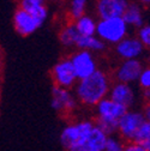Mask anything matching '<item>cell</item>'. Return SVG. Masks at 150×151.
Instances as JSON below:
<instances>
[{"label":"cell","instance_id":"7402d4cb","mask_svg":"<svg viewBox=\"0 0 150 151\" xmlns=\"http://www.w3.org/2000/svg\"><path fill=\"white\" fill-rule=\"evenodd\" d=\"M138 84L142 89L144 90H150V66L148 67H143L142 72H141V76L138 78Z\"/></svg>","mask_w":150,"mask_h":151},{"label":"cell","instance_id":"277c9868","mask_svg":"<svg viewBox=\"0 0 150 151\" xmlns=\"http://www.w3.org/2000/svg\"><path fill=\"white\" fill-rule=\"evenodd\" d=\"M94 126H95V122L88 120L78 121L66 126L60 134V142L63 146L69 150L73 146L84 144Z\"/></svg>","mask_w":150,"mask_h":151},{"label":"cell","instance_id":"603a6c76","mask_svg":"<svg viewBox=\"0 0 150 151\" xmlns=\"http://www.w3.org/2000/svg\"><path fill=\"white\" fill-rule=\"evenodd\" d=\"M123 151H146V149H144L142 145H139L135 142H130V143L125 144V147Z\"/></svg>","mask_w":150,"mask_h":151},{"label":"cell","instance_id":"ac0fdd59","mask_svg":"<svg viewBox=\"0 0 150 151\" xmlns=\"http://www.w3.org/2000/svg\"><path fill=\"white\" fill-rule=\"evenodd\" d=\"M59 39L64 46L72 47V46H76V43L79 39V34L77 32L73 24H69L61 29V31L59 34Z\"/></svg>","mask_w":150,"mask_h":151},{"label":"cell","instance_id":"4316f807","mask_svg":"<svg viewBox=\"0 0 150 151\" xmlns=\"http://www.w3.org/2000/svg\"><path fill=\"white\" fill-rule=\"evenodd\" d=\"M146 96H148V99H149V101H150V90L146 91Z\"/></svg>","mask_w":150,"mask_h":151},{"label":"cell","instance_id":"83f0119b","mask_svg":"<svg viewBox=\"0 0 150 151\" xmlns=\"http://www.w3.org/2000/svg\"><path fill=\"white\" fill-rule=\"evenodd\" d=\"M144 149H146V151H150V144H149L146 147H144Z\"/></svg>","mask_w":150,"mask_h":151},{"label":"cell","instance_id":"e0dca14e","mask_svg":"<svg viewBox=\"0 0 150 151\" xmlns=\"http://www.w3.org/2000/svg\"><path fill=\"white\" fill-rule=\"evenodd\" d=\"M76 47L79 48V50H87L90 53H95V52L103 50L106 45L96 35H94V36H85V37L79 36V39L76 43Z\"/></svg>","mask_w":150,"mask_h":151},{"label":"cell","instance_id":"f1b7e54d","mask_svg":"<svg viewBox=\"0 0 150 151\" xmlns=\"http://www.w3.org/2000/svg\"><path fill=\"white\" fill-rule=\"evenodd\" d=\"M41 1H45V0H41Z\"/></svg>","mask_w":150,"mask_h":151},{"label":"cell","instance_id":"d4e9b609","mask_svg":"<svg viewBox=\"0 0 150 151\" xmlns=\"http://www.w3.org/2000/svg\"><path fill=\"white\" fill-rule=\"evenodd\" d=\"M144 118H145V121H146L148 124H150V106L146 108V110H145V113H144Z\"/></svg>","mask_w":150,"mask_h":151},{"label":"cell","instance_id":"7a4b0ae2","mask_svg":"<svg viewBox=\"0 0 150 151\" xmlns=\"http://www.w3.org/2000/svg\"><path fill=\"white\" fill-rule=\"evenodd\" d=\"M126 110L127 109L121 104L112 101L109 97H106L96 104L97 119L95 125L101 128L107 136H113L117 132L120 118L125 114Z\"/></svg>","mask_w":150,"mask_h":151},{"label":"cell","instance_id":"9a60e30c","mask_svg":"<svg viewBox=\"0 0 150 151\" xmlns=\"http://www.w3.org/2000/svg\"><path fill=\"white\" fill-rule=\"evenodd\" d=\"M121 18L127 24V27H133L139 29L144 25V14L142 7L137 4H128Z\"/></svg>","mask_w":150,"mask_h":151},{"label":"cell","instance_id":"44dd1931","mask_svg":"<svg viewBox=\"0 0 150 151\" xmlns=\"http://www.w3.org/2000/svg\"><path fill=\"white\" fill-rule=\"evenodd\" d=\"M137 39L141 41L144 48L150 49V24L143 25L138 29V36Z\"/></svg>","mask_w":150,"mask_h":151},{"label":"cell","instance_id":"3957f363","mask_svg":"<svg viewBox=\"0 0 150 151\" xmlns=\"http://www.w3.org/2000/svg\"><path fill=\"white\" fill-rule=\"evenodd\" d=\"M128 27L121 17L100 19L96 24V36L106 45H117L127 36Z\"/></svg>","mask_w":150,"mask_h":151},{"label":"cell","instance_id":"d6986e66","mask_svg":"<svg viewBox=\"0 0 150 151\" xmlns=\"http://www.w3.org/2000/svg\"><path fill=\"white\" fill-rule=\"evenodd\" d=\"M88 0H71L69 4V14L72 19H78L85 14Z\"/></svg>","mask_w":150,"mask_h":151},{"label":"cell","instance_id":"4fadbf2b","mask_svg":"<svg viewBox=\"0 0 150 151\" xmlns=\"http://www.w3.org/2000/svg\"><path fill=\"white\" fill-rule=\"evenodd\" d=\"M115 50L118 55L124 60L138 59L144 52V47L141 41L135 36H126L124 40L117 43Z\"/></svg>","mask_w":150,"mask_h":151},{"label":"cell","instance_id":"52a82bcc","mask_svg":"<svg viewBox=\"0 0 150 151\" xmlns=\"http://www.w3.org/2000/svg\"><path fill=\"white\" fill-rule=\"evenodd\" d=\"M52 78L55 86L69 89V90L76 85L78 81L76 74H74L70 59H63L54 65L52 70Z\"/></svg>","mask_w":150,"mask_h":151},{"label":"cell","instance_id":"ffe728a7","mask_svg":"<svg viewBox=\"0 0 150 151\" xmlns=\"http://www.w3.org/2000/svg\"><path fill=\"white\" fill-rule=\"evenodd\" d=\"M125 143L121 138H118L115 136H108L102 151H123Z\"/></svg>","mask_w":150,"mask_h":151},{"label":"cell","instance_id":"484cf974","mask_svg":"<svg viewBox=\"0 0 150 151\" xmlns=\"http://www.w3.org/2000/svg\"><path fill=\"white\" fill-rule=\"evenodd\" d=\"M143 4H150V0H141Z\"/></svg>","mask_w":150,"mask_h":151},{"label":"cell","instance_id":"8fae6325","mask_svg":"<svg viewBox=\"0 0 150 151\" xmlns=\"http://www.w3.org/2000/svg\"><path fill=\"white\" fill-rule=\"evenodd\" d=\"M143 70V64L138 59L124 60L115 72V78L119 83L132 84L138 81L141 72Z\"/></svg>","mask_w":150,"mask_h":151},{"label":"cell","instance_id":"8992f818","mask_svg":"<svg viewBox=\"0 0 150 151\" xmlns=\"http://www.w3.org/2000/svg\"><path fill=\"white\" fill-rule=\"evenodd\" d=\"M71 65L73 67L74 74H76L77 79H84L92 73L97 71L96 60L94 58L92 53L87 50H78L70 58Z\"/></svg>","mask_w":150,"mask_h":151},{"label":"cell","instance_id":"7c38bea8","mask_svg":"<svg viewBox=\"0 0 150 151\" xmlns=\"http://www.w3.org/2000/svg\"><path fill=\"white\" fill-rule=\"evenodd\" d=\"M127 5V0H97L96 13L99 14L100 19L123 17Z\"/></svg>","mask_w":150,"mask_h":151},{"label":"cell","instance_id":"2e32d148","mask_svg":"<svg viewBox=\"0 0 150 151\" xmlns=\"http://www.w3.org/2000/svg\"><path fill=\"white\" fill-rule=\"evenodd\" d=\"M96 24L97 22L95 21V18H92L90 16H82L81 18L74 21L73 25L76 28L77 32L79 34V36H94L96 34Z\"/></svg>","mask_w":150,"mask_h":151},{"label":"cell","instance_id":"5bb4252c","mask_svg":"<svg viewBox=\"0 0 150 151\" xmlns=\"http://www.w3.org/2000/svg\"><path fill=\"white\" fill-rule=\"evenodd\" d=\"M19 9L34 16L41 23H43L48 17V10L45 5V1L41 0H21Z\"/></svg>","mask_w":150,"mask_h":151},{"label":"cell","instance_id":"cb8c5ba5","mask_svg":"<svg viewBox=\"0 0 150 151\" xmlns=\"http://www.w3.org/2000/svg\"><path fill=\"white\" fill-rule=\"evenodd\" d=\"M67 151H99V150H95L92 149L91 146L87 145V144H82V145H77V146H73L71 149H69Z\"/></svg>","mask_w":150,"mask_h":151},{"label":"cell","instance_id":"ba28073f","mask_svg":"<svg viewBox=\"0 0 150 151\" xmlns=\"http://www.w3.org/2000/svg\"><path fill=\"white\" fill-rule=\"evenodd\" d=\"M77 99L69 89L54 86L52 90V107L63 114L72 111L76 108Z\"/></svg>","mask_w":150,"mask_h":151},{"label":"cell","instance_id":"9c48e42d","mask_svg":"<svg viewBox=\"0 0 150 151\" xmlns=\"http://www.w3.org/2000/svg\"><path fill=\"white\" fill-rule=\"evenodd\" d=\"M41 22L37 21L34 16L25 12L22 9H18L13 14V27L14 30L22 35V36H29L34 34L37 29L41 27Z\"/></svg>","mask_w":150,"mask_h":151},{"label":"cell","instance_id":"6da1fadb","mask_svg":"<svg viewBox=\"0 0 150 151\" xmlns=\"http://www.w3.org/2000/svg\"><path fill=\"white\" fill-rule=\"evenodd\" d=\"M74 86V96L79 102L87 106H96L108 96L110 83L107 74L97 70L89 77L77 81Z\"/></svg>","mask_w":150,"mask_h":151},{"label":"cell","instance_id":"30bf717a","mask_svg":"<svg viewBox=\"0 0 150 151\" xmlns=\"http://www.w3.org/2000/svg\"><path fill=\"white\" fill-rule=\"evenodd\" d=\"M108 97L112 101L121 104L124 108L128 109L131 106H133L136 101V93H135L133 88L130 84L117 82L109 88Z\"/></svg>","mask_w":150,"mask_h":151},{"label":"cell","instance_id":"5b68a950","mask_svg":"<svg viewBox=\"0 0 150 151\" xmlns=\"http://www.w3.org/2000/svg\"><path fill=\"white\" fill-rule=\"evenodd\" d=\"M145 122L144 114L137 110H126L125 114L120 118L118 122L117 131L119 132L120 138L127 143L133 142L137 132Z\"/></svg>","mask_w":150,"mask_h":151}]
</instances>
